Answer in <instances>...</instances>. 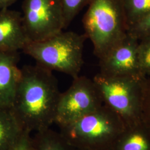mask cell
Instances as JSON below:
<instances>
[{"label":"cell","instance_id":"obj_1","mask_svg":"<svg viewBox=\"0 0 150 150\" xmlns=\"http://www.w3.org/2000/svg\"><path fill=\"white\" fill-rule=\"evenodd\" d=\"M61 93L52 71L38 64L21 68L11 110L22 129L31 134L50 129Z\"/></svg>","mask_w":150,"mask_h":150},{"label":"cell","instance_id":"obj_2","mask_svg":"<svg viewBox=\"0 0 150 150\" xmlns=\"http://www.w3.org/2000/svg\"><path fill=\"white\" fill-rule=\"evenodd\" d=\"M126 128L122 120L103 105L96 110L59 127V133L77 150L113 147Z\"/></svg>","mask_w":150,"mask_h":150},{"label":"cell","instance_id":"obj_3","mask_svg":"<svg viewBox=\"0 0 150 150\" xmlns=\"http://www.w3.org/2000/svg\"><path fill=\"white\" fill-rule=\"evenodd\" d=\"M88 6L83 26L100 59L127 36L128 25L122 0H92Z\"/></svg>","mask_w":150,"mask_h":150},{"label":"cell","instance_id":"obj_4","mask_svg":"<svg viewBox=\"0 0 150 150\" xmlns=\"http://www.w3.org/2000/svg\"><path fill=\"white\" fill-rule=\"evenodd\" d=\"M86 38L85 34L62 31L42 41L29 42L22 51L44 68L75 79L79 76L83 64V52Z\"/></svg>","mask_w":150,"mask_h":150},{"label":"cell","instance_id":"obj_5","mask_svg":"<svg viewBox=\"0 0 150 150\" xmlns=\"http://www.w3.org/2000/svg\"><path fill=\"white\" fill-rule=\"evenodd\" d=\"M142 79L130 77L108 76L100 73L95 75L92 79L103 104L118 115L126 127L142 121Z\"/></svg>","mask_w":150,"mask_h":150},{"label":"cell","instance_id":"obj_6","mask_svg":"<svg viewBox=\"0 0 150 150\" xmlns=\"http://www.w3.org/2000/svg\"><path fill=\"white\" fill-rule=\"evenodd\" d=\"M23 25L30 42L51 38L65 28L59 0H23Z\"/></svg>","mask_w":150,"mask_h":150},{"label":"cell","instance_id":"obj_7","mask_svg":"<svg viewBox=\"0 0 150 150\" xmlns=\"http://www.w3.org/2000/svg\"><path fill=\"white\" fill-rule=\"evenodd\" d=\"M103 102L93 80L86 76L74 79L70 87L61 93L54 123L59 127L101 107Z\"/></svg>","mask_w":150,"mask_h":150},{"label":"cell","instance_id":"obj_8","mask_svg":"<svg viewBox=\"0 0 150 150\" xmlns=\"http://www.w3.org/2000/svg\"><path fill=\"white\" fill-rule=\"evenodd\" d=\"M139 41L127 34L122 41L99 59L100 72L113 77L142 79L138 59Z\"/></svg>","mask_w":150,"mask_h":150},{"label":"cell","instance_id":"obj_9","mask_svg":"<svg viewBox=\"0 0 150 150\" xmlns=\"http://www.w3.org/2000/svg\"><path fill=\"white\" fill-rule=\"evenodd\" d=\"M30 42L23 25L21 12L0 9V51L18 52Z\"/></svg>","mask_w":150,"mask_h":150},{"label":"cell","instance_id":"obj_10","mask_svg":"<svg viewBox=\"0 0 150 150\" xmlns=\"http://www.w3.org/2000/svg\"><path fill=\"white\" fill-rule=\"evenodd\" d=\"M18 52L0 51V108L11 109L21 69Z\"/></svg>","mask_w":150,"mask_h":150},{"label":"cell","instance_id":"obj_11","mask_svg":"<svg viewBox=\"0 0 150 150\" xmlns=\"http://www.w3.org/2000/svg\"><path fill=\"white\" fill-rule=\"evenodd\" d=\"M113 150H150V129L143 121L126 127L113 146Z\"/></svg>","mask_w":150,"mask_h":150},{"label":"cell","instance_id":"obj_12","mask_svg":"<svg viewBox=\"0 0 150 150\" xmlns=\"http://www.w3.org/2000/svg\"><path fill=\"white\" fill-rule=\"evenodd\" d=\"M23 132L11 109L0 108V150H11Z\"/></svg>","mask_w":150,"mask_h":150},{"label":"cell","instance_id":"obj_13","mask_svg":"<svg viewBox=\"0 0 150 150\" xmlns=\"http://www.w3.org/2000/svg\"><path fill=\"white\" fill-rule=\"evenodd\" d=\"M32 140L36 150H76L59 132L50 128L36 132Z\"/></svg>","mask_w":150,"mask_h":150},{"label":"cell","instance_id":"obj_14","mask_svg":"<svg viewBox=\"0 0 150 150\" xmlns=\"http://www.w3.org/2000/svg\"><path fill=\"white\" fill-rule=\"evenodd\" d=\"M122 3L128 28L150 13V0H122Z\"/></svg>","mask_w":150,"mask_h":150},{"label":"cell","instance_id":"obj_15","mask_svg":"<svg viewBox=\"0 0 150 150\" xmlns=\"http://www.w3.org/2000/svg\"><path fill=\"white\" fill-rule=\"evenodd\" d=\"M64 16L65 28L86 6L88 5L92 0H59Z\"/></svg>","mask_w":150,"mask_h":150},{"label":"cell","instance_id":"obj_16","mask_svg":"<svg viewBox=\"0 0 150 150\" xmlns=\"http://www.w3.org/2000/svg\"><path fill=\"white\" fill-rule=\"evenodd\" d=\"M137 51L141 75L150 76V36L139 41Z\"/></svg>","mask_w":150,"mask_h":150},{"label":"cell","instance_id":"obj_17","mask_svg":"<svg viewBox=\"0 0 150 150\" xmlns=\"http://www.w3.org/2000/svg\"><path fill=\"white\" fill-rule=\"evenodd\" d=\"M142 120L150 129V76L141 81Z\"/></svg>","mask_w":150,"mask_h":150},{"label":"cell","instance_id":"obj_18","mask_svg":"<svg viewBox=\"0 0 150 150\" xmlns=\"http://www.w3.org/2000/svg\"><path fill=\"white\" fill-rule=\"evenodd\" d=\"M127 34L139 41L150 36V13L129 27Z\"/></svg>","mask_w":150,"mask_h":150},{"label":"cell","instance_id":"obj_19","mask_svg":"<svg viewBox=\"0 0 150 150\" xmlns=\"http://www.w3.org/2000/svg\"><path fill=\"white\" fill-rule=\"evenodd\" d=\"M11 150H36L31 133L23 131L20 137Z\"/></svg>","mask_w":150,"mask_h":150},{"label":"cell","instance_id":"obj_20","mask_svg":"<svg viewBox=\"0 0 150 150\" xmlns=\"http://www.w3.org/2000/svg\"><path fill=\"white\" fill-rule=\"evenodd\" d=\"M5 1L6 8H8L10 6L16 2L17 0H5Z\"/></svg>","mask_w":150,"mask_h":150},{"label":"cell","instance_id":"obj_21","mask_svg":"<svg viewBox=\"0 0 150 150\" xmlns=\"http://www.w3.org/2000/svg\"><path fill=\"white\" fill-rule=\"evenodd\" d=\"M6 8L5 1V0H0V9Z\"/></svg>","mask_w":150,"mask_h":150},{"label":"cell","instance_id":"obj_22","mask_svg":"<svg viewBox=\"0 0 150 150\" xmlns=\"http://www.w3.org/2000/svg\"><path fill=\"white\" fill-rule=\"evenodd\" d=\"M75 150H76V149H75ZM113 150V147H110V148H106V149H96V150Z\"/></svg>","mask_w":150,"mask_h":150}]
</instances>
